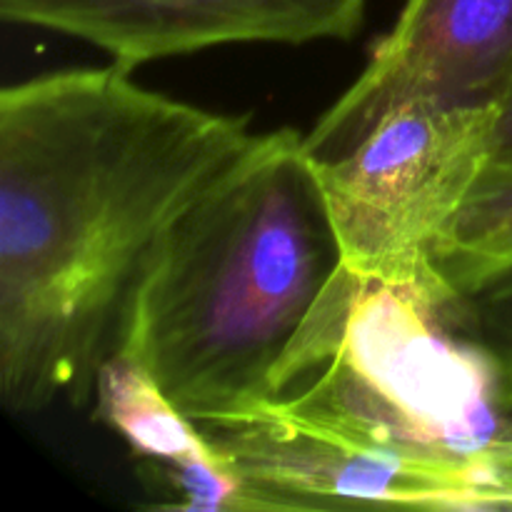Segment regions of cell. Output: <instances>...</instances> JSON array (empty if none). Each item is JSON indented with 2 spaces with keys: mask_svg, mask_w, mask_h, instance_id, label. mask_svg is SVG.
Instances as JSON below:
<instances>
[{
  "mask_svg": "<svg viewBox=\"0 0 512 512\" xmlns=\"http://www.w3.org/2000/svg\"><path fill=\"white\" fill-rule=\"evenodd\" d=\"M490 468H493V485L495 493H498V508L512 510V433L498 445V450L493 453Z\"/></svg>",
  "mask_w": 512,
  "mask_h": 512,
  "instance_id": "8fae6325",
  "label": "cell"
},
{
  "mask_svg": "<svg viewBox=\"0 0 512 512\" xmlns=\"http://www.w3.org/2000/svg\"><path fill=\"white\" fill-rule=\"evenodd\" d=\"M498 113L500 103H413L380 120L348 153L315 158L348 273L385 285L450 288L435 263L493 165Z\"/></svg>",
  "mask_w": 512,
  "mask_h": 512,
  "instance_id": "277c9868",
  "label": "cell"
},
{
  "mask_svg": "<svg viewBox=\"0 0 512 512\" xmlns=\"http://www.w3.org/2000/svg\"><path fill=\"white\" fill-rule=\"evenodd\" d=\"M370 0H0L10 25L50 30L135 70L223 45L355 38Z\"/></svg>",
  "mask_w": 512,
  "mask_h": 512,
  "instance_id": "52a82bcc",
  "label": "cell"
},
{
  "mask_svg": "<svg viewBox=\"0 0 512 512\" xmlns=\"http://www.w3.org/2000/svg\"><path fill=\"white\" fill-rule=\"evenodd\" d=\"M493 168L512 170V88L510 93L500 100L498 125H495Z\"/></svg>",
  "mask_w": 512,
  "mask_h": 512,
  "instance_id": "7c38bea8",
  "label": "cell"
},
{
  "mask_svg": "<svg viewBox=\"0 0 512 512\" xmlns=\"http://www.w3.org/2000/svg\"><path fill=\"white\" fill-rule=\"evenodd\" d=\"M258 133L73 68L0 90V398L13 415L93 398L130 298L185 210Z\"/></svg>",
  "mask_w": 512,
  "mask_h": 512,
  "instance_id": "6da1fadb",
  "label": "cell"
},
{
  "mask_svg": "<svg viewBox=\"0 0 512 512\" xmlns=\"http://www.w3.org/2000/svg\"><path fill=\"white\" fill-rule=\"evenodd\" d=\"M90 400H95V420L115 430L175 495L165 508L245 512V488L235 470L143 365L113 353L95 375Z\"/></svg>",
  "mask_w": 512,
  "mask_h": 512,
  "instance_id": "ba28073f",
  "label": "cell"
},
{
  "mask_svg": "<svg viewBox=\"0 0 512 512\" xmlns=\"http://www.w3.org/2000/svg\"><path fill=\"white\" fill-rule=\"evenodd\" d=\"M463 315L470 330L503 363L512 400V270L475 295H465Z\"/></svg>",
  "mask_w": 512,
  "mask_h": 512,
  "instance_id": "30bf717a",
  "label": "cell"
},
{
  "mask_svg": "<svg viewBox=\"0 0 512 512\" xmlns=\"http://www.w3.org/2000/svg\"><path fill=\"white\" fill-rule=\"evenodd\" d=\"M438 273L460 298L512 270V170L490 165L438 253Z\"/></svg>",
  "mask_w": 512,
  "mask_h": 512,
  "instance_id": "9c48e42d",
  "label": "cell"
},
{
  "mask_svg": "<svg viewBox=\"0 0 512 512\" xmlns=\"http://www.w3.org/2000/svg\"><path fill=\"white\" fill-rule=\"evenodd\" d=\"M512 88V0H405L363 73L303 135L313 158L353 150L413 103H500Z\"/></svg>",
  "mask_w": 512,
  "mask_h": 512,
  "instance_id": "8992f818",
  "label": "cell"
},
{
  "mask_svg": "<svg viewBox=\"0 0 512 512\" xmlns=\"http://www.w3.org/2000/svg\"><path fill=\"white\" fill-rule=\"evenodd\" d=\"M245 488V512L495 510L475 470L410 450L303 390L200 425Z\"/></svg>",
  "mask_w": 512,
  "mask_h": 512,
  "instance_id": "5b68a950",
  "label": "cell"
},
{
  "mask_svg": "<svg viewBox=\"0 0 512 512\" xmlns=\"http://www.w3.org/2000/svg\"><path fill=\"white\" fill-rule=\"evenodd\" d=\"M340 265L305 138L258 133L155 250L113 353L143 365L198 425L238 413L268 398Z\"/></svg>",
  "mask_w": 512,
  "mask_h": 512,
  "instance_id": "7a4b0ae2",
  "label": "cell"
},
{
  "mask_svg": "<svg viewBox=\"0 0 512 512\" xmlns=\"http://www.w3.org/2000/svg\"><path fill=\"white\" fill-rule=\"evenodd\" d=\"M305 390L375 433L475 470L512 433L505 368L450 288L385 285L340 265L285 350L270 395Z\"/></svg>",
  "mask_w": 512,
  "mask_h": 512,
  "instance_id": "3957f363",
  "label": "cell"
}]
</instances>
